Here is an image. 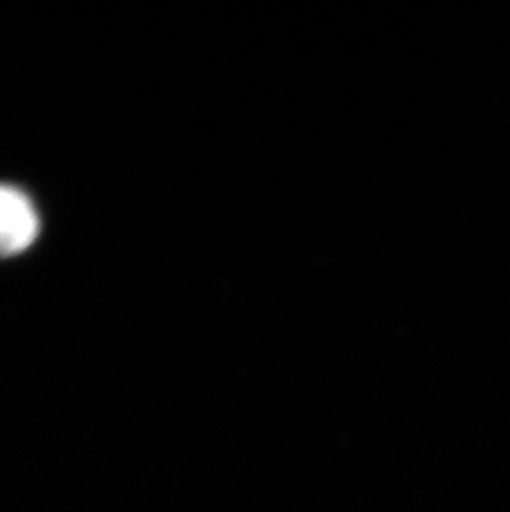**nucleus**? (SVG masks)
Returning a JSON list of instances; mask_svg holds the SVG:
<instances>
[{
	"instance_id": "1",
	"label": "nucleus",
	"mask_w": 510,
	"mask_h": 512,
	"mask_svg": "<svg viewBox=\"0 0 510 512\" xmlns=\"http://www.w3.org/2000/svg\"><path fill=\"white\" fill-rule=\"evenodd\" d=\"M39 231V219L29 198L19 189L0 184V256L25 251Z\"/></svg>"
}]
</instances>
